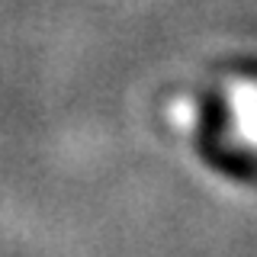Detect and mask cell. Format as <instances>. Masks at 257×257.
Returning a JSON list of instances; mask_svg holds the SVG:
<instances>
[{
  "mask_svg": "<svg viewBox=\"0 0 257 257\" xmlns=\"http://www.w3.org/2000/svg\"><path fill=\"white\" fill-rule=\"evenodd\" d=\"M228 112L235 119L238 142L257 148V84L254 80H235L228 87Z\"/></svg>",
  "mask_w": 257,
  "mask_h": 257,
  "instance_id": "cell-1",
  "label": "cell"
},
{
  "mask_svg": "<svg viewBox=\"0 0 257 257\" xmlns=\"http://www.w3.org/2000/svg\"><path fill=\"white\" fill-rule=\"evenodd\" d=\"M193 119H196V106H193L190 100H174L171 103V122L177 128H190Z\"/></svg>",
  "mask_w": 257,
  "mask_h": 257,
  "instance_id": "cell-2",
  "label": "cell"
}]
</instances>
